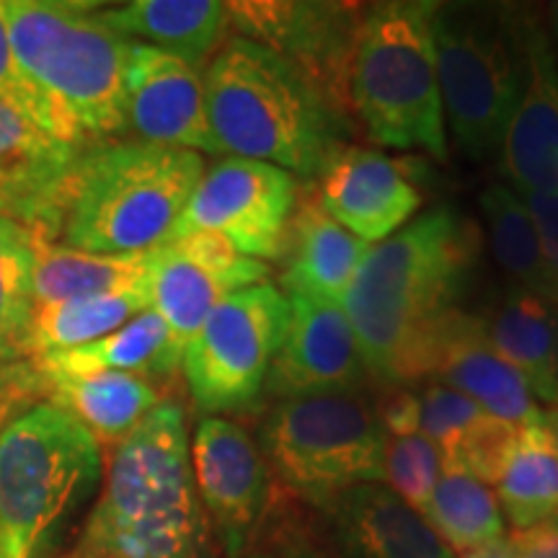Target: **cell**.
<instances>
[{
    "mask_svg": "<svg viewBox=\"0 0 558 558\" xmlns=\"http://www.w3.org/2000/svg\"><path fill=\"white\" fill-rule=\"evenodd\" d=\"M344 558H458L386 484L347 488L318 507Z\"/></svg>",
    "mask_w": 558,
    "mask_h": 558,
    "instance_id": "obj_20",
    "label": "cell"
},
{
    "mask_svg": "<svg viewBox=\"0 0 558 558\" xmlns=\"http://www.w3.org/2000/svg\"><path fill=\"white\" fill-rule=\"evenodd\" d=\"M271 269L213 233H186L150 254V308L184 349L209 313L235 292L267 284Z\"/></svg>",
    "mask_w": 558,
    "mask_h": 558,
    "instance_id": "obj_14",
    "label": "cell"
},
{
    "mask_svg": "<svg viewBox=\"0 0 558 558\" xmlns=\"http://www.w3.org/2000/svg\"><path fill=\"white\" fill-rule=\"evenodd\" d=\"M492 256L507 275V284L558 303V284L548 267L533 215L512 186L492 184L478 197Z\"/></svg>",
    "mask_w": 558,
    "mask_h": 558,
    "instance_id": "obj_28",
    "label": "cell"
},
{
    "mask_svg": "<svg viewBox=\"0 0 558 558\" xmlns=\"http://www.w3.org/2000/svg\"><path fill=\"white\" fill-rule=\"evenodd\" d=\"M181 357L184 349L177 337L166 320L148 308L99 341L32 360V369L37 375L128 373L153 383V378H173L181 369Z\"/></svg>",
    "mask_w": 558,
    "mask_h": 558,
    "instance_id": "obj_25",
    "label": "cell"
},
{
    "mask_svg": "<svg viewBox=\"0 0 558 558\" xmlns=\"http://www.w3.org/2000/svg\"><path fill=\"white\" fill-rule=\"evenodd\" d=\"M37 388L47 393V403L68 411L96 442L111 448L130 437L140 422L163 403L150 380L128 373L37 375Z\"/></svg>",
    "mask_w": 558,
    "mask_h": 558,
    "instance_id": "obj_26",
    "label": "cell"
},
{
    "mask_svg": "<svg viewBox=\"0 0 558 558\" xmlns=\"http://www.w3.org/2000/svg\"><path fill=\"white\" fill-rule=\"evenodd\" d=\"M192 471V437L163 401L111 452L99 499L70 558H218Z\"/></svg>",
    "mask_w": 558,
    "mask_h": 558,
    "instance_id": "obj_3",
    "label": "cell"
},
{
    "mask_svg": "<svg viewBox=\"0 0 558 558\" xmlns=\"http://www.w3.org/2000/svg\"><path fill=\"white\" fill-rule=\"evenodd\" d=\"M262 541L269 543L267 554H271V558H331L311 541V535L295 520H269Z\"/></svg>",
    "mask_w": 558,
    "mask_h": 558,
    "instance_id": "obj_36",
    "label": "cell"
},
{
    "mask_svg": "<svg viewBox=\"0 0 558 558\" xmlns=\"http://www.w3.org/2000/svg\"><path fill=\"white\" fill-rule=\"evenodd\" d=\"M525 199V205L533 215L535 228L541 233V243L543 251H546L548 267L554 271L556 284H558V192L554 194H530Z\"/></svg>",
    "mask_w": 558,
    "mask_h": 558,
    "instance_id": "obj_37",
    "label": "cell"
},
{
    "mask_svg": "<svg viewBox=\"0 0 558 558\" xmlns=\"http://www.w3.org/2000/svg\"><path fill=\"white\" fill-rule=\"evenodd\" d=\"M288 329L271 362L264 399L290 401L305 396L354 393L369 383L357 337L341 305L284 292Z\"/></svg>",
    "mask_w": 558,
    "mask_h": 558,
    "instance_id": "obj_15",
    "label": "cell"
},
{
    "mask_svg": "<svg viewBox=\"0 0 558 558\" xmlns=\"http://www.w3.org/2000/svg\"><path fill=\"white\" fill-rule=\"evenodd\" d=\"M202 177L205 156L194 150L145 140L86 145L29 228L88 254H145L171 239Z\"/></svg>",
    "mask_w": 558,
    "mask_h": 558,
    "instance_id": "obj_2",
    "label": "cell"
},
{
    "mask_svg": "<svg viewBox=\"0 0 558 558\" xmlns=\"http://www.w3.org/2000/svg\"><path fill=\"white\" fill-rule=\"evenodd\" d=\"M369 243L341 228L313 190H300L282 246V292L341 305Z\"/></svg>",
    "mask_w": 558,
    "mask_h": 558,
    "instance_id": "obj_21",
    "label": "cell"
},
{
    "mask_svg": "<svg viewBox=\"0 0 558 558\" xmlns=\"http://www.w3.org/2000/svg\"><path fill=\"white\" fill-rule=\"evenodd\" d=\"M99 16L120 37L173 54L199 73L226 45L230 29L228 3L220 0H132L99 9Z\"/></svg>",
    "mask_w": 558,
    "mask_h": 558,
    "instance_id": "obj_22",
    "label": "cell"
},
{
    "mask_svg": "<svg viewBox=\"0 0 558 558\" xmlns=\"http://www.w3.org/2000/svg\"><path fill=\"white\" fill-rule=\"evenodd\" d=\"M494 486L512 533L558 522V445L546 422L518 429L514 448Z\"/></svg>",
    "mask_w": 558,
    "mask_h": 558,
    "instance_id": "obj_30",
    "label": "cell"
},
{
    "mask_svg": "<svg viewBox=\"0 0 558 558\" xmlns=\"http://www.w3.org/2000/svg\"><path fill=\"white\" fill-rule=\"evenodd\" d=\"M0 13L26 78L83 145L128 130L124 73L132 41L104 24L99 5L0 0Z\"/></svg>",
    "mask_w": 558,
    "mask_h": 558,
    "instance_id": "obj_6",
    "label": "cell"
},
{
    "mask_svg": "<svg viewBox=\"0 0 558 558\" xmlns=\"http://www.w3.org/2000/svg\"><path fill=\"white\" fill-rule=\"evenodd\" d=\"M39 235L16 215L0 209V365L24 360L34 313V267Z\"/></svg>",
    "mask_w": 558,
    "mask_h": 558,
    "instance_id": "obj_32",
    "label": "cell"
},
{
    "mask_svg": "<svg viewBox=\"0 0 558 558\" xmlns=\"http://www.w3.org/2000/svg\"><path fill=\"white\" fill-rule=\"evenodd\" d=\"M81 150L0 101V209L29 226Z\"/></svg>",
    "mask_w": 558,
    "mask_h": 558,
    "instance_id": "obj_23",
    "label": "cell"
},
{
    "mask_svg": "<svg viewBox=\"0 0 558 558\" xmlns=\"http://www.w3.org/2000/svg\"><path fill=\"white\" fill-rule=\"evenodd\" d=\"M445 458L422 429L388 435L386 486L424 518L442 476Z\"/></svg>",
    "mask_w": 558,
    "mask_h": 558,
    "instance_id": "obj_33",
    "label": "cell"
},
{
    "mask_svg": "<svg viewBox=\"0 0 558 558\" xmlns=\"http://www.w3.org/2000/svg\"><path fill=\"white\" fill-rule=\"evenodd\" d=\"M481 262V228L437 205L369 246L341 311L357 337L369 383L418 388L439 333L465 311Z\"/></svg>",
    "mask_w": 558,
    "mask_h": 558,
    "instance_id": "obj_1",
    "label": "cell"
},
{
    "mask_svg": "<svg viewBox=\"0 0 558 558\" xmlns=\"http://www.w3.org/2000/svg\"><path fill=\"white\" fill-rule=\"evenodd\" d=\"M424 383H442L518 429L546 422V409L538 407L525 378L494 349L486 318L469 308L439 333Z\"/></svg>",
    "mask_w": 558,
    "mask_h": 558,
    "instance_id": "obj_19",
    "label": "cell"
},
{
    "mask_svg": "<svg viewBox=\"0 0 558 558\" xmlns=\"http://www.w3.org/2000/svg\"><path fill=\"white\" fill-rule=\"evenodd\" d=\"M37 386V375H34L32 365H0V418L9 414L13 403H16L26 390Z\"/></svg>",
    "mask_w": 558,
    "mask_h": 558,
    "instance_id": "obj_39",
    "label": "cell"
},
{
    "mask_svg": "<svg viewBox=\"0 0 558 558\" xmlns=\"http://www.w3.org/2000/svg\"><path fill=\"white\" fill-rule=\"evenodd\" d=\"M0 101L24 111L26 117L39 122L41 128L50 130L54 137L65 140L70 145H78V148H86L78 140V135L70 130V124L62 120L60 111L34 88V83L26 78V73L21 70L16 54H13L9 32H5L3 13H0Z\"/></svg>",
    "mask_w": 558,
    "mask_h": 558,
    "instance_id": "obj_35",
    "label": "cell"
},
{
    "mask_svg": "<svg viewBox=\"0 0 558 558\" xmlns=\"http://www.w3.org/2000/svg\"><path fill=\"white\" fill-rule=\"evenodd\" d=\"M251 558H271V554H267V550H256V554Z\"/></svg>",
    "mask_w": 558,
    "mask_h": 558,
    "instance_id": "obj_43",
    "label": "cell"
},
{
    "mask_svg": "<svg viewBox=\"0 0 558 558\" xmlns=\"http://www.w3.org/2000/svg\"><path fill=\"white\" fill-rule=\"evenodd\" d=\"M414 390L418 396V429L437 445L442 458H448L460 439L486 416L484 409L442 383H424Z\"/></svg>",
    "mask_w": 558,
    "mask_h": 558,
    "instance_id": "obj_34",
    "label": "cell"
},
{
    "mask_svg": "<svg viewBox=\"0 0 558 558\" xmlns=\"http://www.w3.org/2000/svg\"><path fill=\"white\" fill-rule=\"evenodd\" d=\"M525 75L501 140V169L520 194L558 192V58L541 13L522 9Z\"/></svg>",
    "mask_w": 558,
    "mask_h": 558,
    "instance_id": "obj_16",
    "label": "cell"
},
{
    "mask_svg": "<svg viewBox=\"0 0 558 558\" xmlns=\"http://www.w3.org/2000/svg\"><path fill=\"white\" fill-rule=\"evenodd\" d=\"M288 313V295L269 282L235 292L209 313L181 357V373L202 416L259 409Z\"/></svg>",
    "mask_w": 558,
    "mask_h": 558,
    "instance_id": "obj_10",
    "label": "cell"
},
{
    "mask_svg": "<svg viewBox=\"0 0 558 558\" xmlns=\"http://www.w3.org/2000/svg\"><path fill=\"white\" fill-rule=\"evenodd\" d=\"M256 442L271 476L313 509L347 488L386 484L388 432L362 390L279 401Z\"/></svg>",
    "mask_w": 558,
    "mask_h": 558,
    "instance_id": "obj_9",
    "label": "cell"
},
{
    "mask_svg": "<svg viewBox=\"0 0 558 558\" xmlns=\"http://www.w3.org/2000/svg\"><path fill=\"white\" fill-rule=\"evenodd\" d=\"M432 39L445 124L458 150L473 163L499 156L525 75L522 9L437 3Z\"/></svg>",
    "mask_w": 558,
    "mask_h": 558,
    "instance_id": "obj_8",
    "label": "cell"
},
{
    "mask_svg": "<svg viewBox=\"0 0 558 558\" xmlns=\"http://www.w3.org/2000/svg\"><path fill=\"white\" fill-rule=\"evenodd\" d=\"M150 254L153 251L132 256H104L39 239L37 267H34V305L143 288L150 277Z\"/></svg>",
    "mask_w": 558,
    "mask_h": 558,
    "instance_id": "obj_29",
    "label": "cell"
},
{
    "mask_svg": "<svg viewBox=\"0 0 558 558\" xmlns=\"http://www.w3.org/2000/svg\"><path fill=\"white\" fill-rule=\"evenodd\" d=\"M488 339L525 378L535 401L558 409V303L507 284L486 318Z\"/></svg>",
    "mask_w": 558,
    "mask_h": 558,
    "instance_id": "obj_24",
    "label": "cell"
},
{
    "mask_svg": "<svg viewBox=\"0 0 558 558\" xmlns=\"http://www.w3.org/2000/svg\"><path fill=\"white\" fill-rule=\"evenodd\" d=\"M104 481L101 445L52 403L0 427V558H52Z\"/></svg>",
    "mask_w": 558,
    "mask_h": 558,
    "instance_id": "obj_5",
    "label": "cell"
},
{
    "mask_svg": "<svg viewBox=\"0 0 558 558\" xmlns=\"http://www.w3.org/2000/svg\"><path fill=\"white\" fill-rule=\"evenodd\" d=\"M202 83L220 156L262 160L313 181L347 132L303 73L269 47L235 34L209 60Z\"/></svg>",
    "mask_w": 558,
    "mask_h": 558,
    "instance_id": "obj_4",
    "label": "cell"
},
{
    "mask_svg": "<svg viewBox=\"0 0 558 558\" xmlns=\"http://www.w3.org/2000/svg\"><path fill=\"white\" fill-rule=\"evenodd\" d=\"M435 0H383L365 5L352 70V120L375 145L422 150L448 160V124L432 39Z\"/></svg>",
    "mask_w": 558,
    "mask_h": 558,
    "instance_id": "obj_7",
    "label": "cell"
},
{
    "mask_svg": "<svg viewBox=\"0 0 558 558\" xmlns=\"http://www.w3.org/2000/svg\"><path fill=\"white\" fill-rule=\"evenodd\" d=\"M424 520L458 556L507 538V522L494 488L452 463H445Z\"/></svg>",
    "mask_w": 558,
    "mask_h": 558,
    "instance_id": "obj_31",
    "label": "cell"
},
{
    "mask_svg": "<svg viewBox=\"0 0 558 558\" xmlns=\"http://www.w3.org/2000/svg\"><path fill=\"white\" fill-rule=\"evenodd\" d=\"M192 471L220 554L254 556L275 509V476L254 435L230 416H202L192 435Z\"/></svg>",
    "mask_w": 558,
    "mask_h": 558,
    "instance_id": "obj_12",
    "label": "cell"
},
{
    "mask_svg": "<svg viewBox=\"0 0 558 558\" xmlns=\"http://www.w3.org/2000/svg\"><path fill=\"white\" fill-rule=\"evenodd\" d=\"M124 99L128 130L137 132V140L220 156L209 130L202 73L184 60L132 41Z\"/></svg>",
    "mask_w": 558,
    "mask_h": 558,
    "instance_id": "obj_18",
    "label": "cell"
},
{
    "mask_svg": "<svg viewBox=\"0 0 558 558\" xmlns=\"http://www.w3.org/2000/svg\"><path fill=\"white\" fill-rule=\"evenodd\" d=\"M458 558H514V556H512V546H509V538H501V541L486 543V546L481 548L465 550V554H460Z\"/></svg>",
    "mask_w": 558,
    "mask_h": 558,
    "instance_id": "obj_40",
    "label": "cell"
},
{
    "mask_svg": "<svg viewBox=\"0 0 558 558\" xmlns=\"http://www.w3.org/2000/svg\"><path fill=\"white\" fill-rule=\"evenodd\" d=\"M546 424H548L550 435H554L556 445H558V409H548L546 411Z\"/></svg>",
    "mask_w": 558,
    "mask_h": 558,
    "instance_id": "obj_42",
    "label": "cell"
},
{
    "mask_svg": "<svg viewBox=\"0 0 558 558\" xmlns=\"http://www.w3.org/2000/svg\"><path fill=\"white\" fill-rule=\"evenodd\" d=\"M365 5L341 0H233L235 37L269 47L308 78L349 128V70Z\"/></svg>",
    "mask_w": 558,
    "mask_h": 558,
    "instance_id": "obj_11",
    "label": "cell"
},
{
    "mask_svg": "<svg viewBox=\"0 0 558 558\" xmlns=\"http://www.w3.org/2000/svg\"><path fill=\"white\" fill-rule=\"evenodd\" d=\"M507 538L514 558H558V522L514 530Z\"/></svg>",
    "mask_w": 558,
    "mask_h": 558,
    "instance_id": "obj_38",
    "label": "cell"
},
{
    "mask_svg": "<svg viewBox=\"0 0 558 558\" xmlns=\"http://www.w3.org/2000/svg\"><path fill=\"white\" fill-rule=\"evenodd\" d=\"M316 194L341 228L369 246L399 233L422 207V192L403 160L347 143L333 148Z\"/></svg>",
    "mask_w": 558,
    "mask_h": 558,
    "instance_id": "obj_17",
    "label": "cell"
},
{
    "mask_svg": "<svg viewBox=\"0 0 558 558\" xmlns=\"http://www.w3.org/2000/svg\"><path fill=\"white\" fill-rule=\"evenodd\" d=\"M150 308V288L104 292V295L73 298L62 303L34 305L21 357L39 360L47 354L86 347L107 333L122 329L128 320Z\"/></svg>",
    "mask_w": 558,
    "mask_h": 558,
    "instance_id": "obj_27",
    "label": "cell"
},
{
    "mask_svg": "<svg viewBox=\"0 0 558 558\" xmlns=\"http://www.w3.org/2000/svg\"><path fill=\"white\" fill-rule=\"evenodd\" d=\"M298 197L292 173L262 160L222 158L205 169L171 239L213 233L248 259L279 262Z\"/></svg>",
    "mask_w": 558,
    "mask_h": 558,
    "instance_id": "obj_13",
    "label": "cell"
},
{
    "mask_svg": "<svg viewBox=\"0 0 558 558\" xmlns=\"http://www.w3.org/2000/svg\"><path fill=\"white\" fill-rule=\"evenodd\" d=\"M541 19H543V26H546L550 45H554L556 58H558V3H548L546 11L541 13Z\"/></svg>",
    "mask_w": 558,
    "mask_h": 558,
    "instance_id": "obj_41",
    "label": "cell"
}]
</instances>
